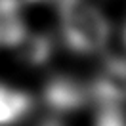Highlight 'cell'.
Segmentation results:
<instances>
[{"label": "cell", "mask_w": 126, "mask_h": 126, "mask_svg": "<svg viewBox=\"0 0 126 126\" xmlns=\"http://www.w3.org/2000/svg\"><path fill=\"white\" fill-rule=\"evenodd\" d=\"M94 94L107 105L126 99V61H109L94 84Z\"/></svg>", "instance_id": "obj_2"}, {"label": "cell", "mask_w": 126, "mask_h": 126, "mask_svg": "<svg viewBox=\"0 0 126 126\" xmlns=\"http://www.w3.org/2000/svg\"><path fill=\"white\" fill-rule=\"evenodd\" d=\"M97 126H126V122H124V118H122V115H120L113 105H109V107L99 115Z\"/></svg>", "instance_id": "obj_6"}, {"label": "cell", "mask_w": 126, "mask_h": 126, "mask_svg": "<svg viewBox=\"0 0 126 126\" xmlns=\"http://www.w3.org/2000/svg\"><path fill=\"white\" fill-rule=\"evenodd\" d=\"M46 99L48 103L57 111H67L80 107L86 99V92L67 79L52 80L46 88Z\"/></svg>", "instance_id": "obj_4"}, {"label": "cell", "mask_w": 126, "mask_h": 126, "mask_svg": "<svg viewBox=\"0 0 126 126\" xmlns=\"http://www.w3.org/2000/svg\"><path fill=\"white\" fill-rule=\"evenodd\" d=\"M124 36H126V34H124Z\"/></svg>", "instance_id": "obj_9"}, {"label": "cell", "mask_w": 126, "mask_h": 126, "mask_svg": "<svg viewBox=\"0 0 126 126\" xmlns=\"http://www.w3.org/2000/svg\"><path fill=\"white\" fill-rule=\"evenodd\" d=\"M32 2H38V0H0V4H4L8 8H16V10H19L25 4H32Z\"/></svg>", "instance_id": "obj_7"}, {"label": "cell", "mask_w": 126, "mask_h": 126, "mask_svg": "<svg viewBox=\"0 0 126 126\" xmlns=\"http://www.w3.org/2000/svg\"><path fill=\"white\" fill-rule=\"evenodd\" d=\"M42 126H59V124H57V122H44Z\"/></svg>", "instance_id": "obj_8"}, {"label": "cell", "mask_w": 126, "mask_h": 126, "mask_svg": "<svg viewBox=\"0 0 126 126\" xmlns=\"http://www.w3.org/2000/svg\"><path fill=\"white\" fill-rule=\"evenodd\" d=\"M61 27L67 44L82 54L97 52L109 38V23L90 0H61Z\"/></svg>", "instance_id": "obj_1"}, {"label": "cell", "mask_w": 126, "mask_h": 126, "mask_svg": "<svg viewBox=\"0 0 126 126\" xmlns=\"http://www.w3.org/2000/svg\"><path fill=\"white\" fill-rule=\"evenodd\" d=\"M10 50L14 52L16 59L23 65H31V67H36V65H42L50 59L52 55V40L40 34V32L29 31L25 29L17 40L10 46Z\"/></svg>", "instance_id": "obj_3"}, {"label": "cell", "mask_w": 126, "mask_h": 126, "mask_svg": "<svg viewBox=\"0 0 126 126\" xmlns=\"http://www.w3.org/2000/svg\"><path fill=\"white\" fill-rule=\"evenodd\" d=\"M32 99L19 90H12L0 84V126H10L17 122L31 109Z\"/></svg>", "instance_id": "obj_5"}]
</instances>
